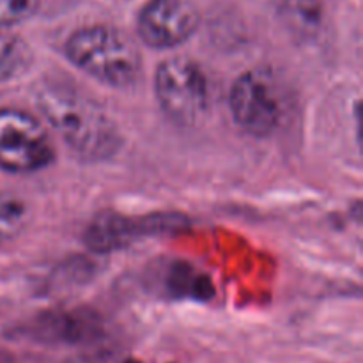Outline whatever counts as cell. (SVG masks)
Instances as JSON below:
<instances>
[{
    "mask_svg": "<svg viewBox=\"0 0 363 363\" xmlns=\"http://www.w3.org/2000/svg\"><path fill=\"white\" fill-rule=\"evenodd\" d=\"M35 105L46 123L80 158L105 162L123 147V135L112 117L74 85L46 82L35 94Z\"/></svg>",
    "mask_w": 363,
    "mask_h": 363,
    "instance_id": "1",
    "label": "cell"
},
{
    "mask_svg": "<svg viewBox=\"0 0 363 363\" xmlns=\"http://www.w3.org/2000/svg\"><path fill=\"white\" fill-rule=\"evenodd\" d=\"M27 206L13 195L0 194V245L14 240L27 225Z\"/></svg>",
    "mask_w": 363,
    "mask_h": 363,
    "instance_id": "11",
    "label": "cell"
},
{
    "mask_svg": "<svg viewBox=\"0 0 363 363\" xmlns=\"http://www.w3.org/2000/svg\"><path fill=\"white\" fill-rule=\"evenodd\" d=\"M284 23L294 35L312 39L319 34L323 25L321 0H273Z\"/></svg>",
    "mask_w": 363,
    "mask_h": 363,
    "instance_id": "9",
    "label": "cell"
},
{
    "mask_svg": "<svg viewBox=\"0 0 363 363\" xmlns=\"http://www.w3.org/2000/svg\"><path fill=\"white\" fill-rule=\"evenodd\" d=\"M55 160V147L41 121L20 108H0V169L32 174Z\"/></svg>",
    "mask_w": 363,
    "mask_h": 363,
    "instance_id": "5",
    "label": "cell"
},
{
    "mask_svg": "<svg viewBox=\"0 0 363 363\" xmlns=\"http://www.w3.org/2000/svg\"><path fill=\"white\" fill-rule=\"evenodd\" d=\"M32 335L46 342L78 344L87 339H94L99 325L94 318H85L84 314H59L35 319Z\"/></svg>",
    "mask_w": 363,
    "mask_h": 363,
    "instance_id": "8",
    "label": "cell"
},
{
    "mask_svg": "<svg viewBox=\"0 0 363 363\" xmlns=\"http://www.w3.org/2000/svg\"><path fill=\"white\" fill-rule=\"evenodd\" d=\"M67 60L94 80L116 89L138 84L144 60L133 39L108 25L78 28L64 43Z\"/></svg>",
    "mask_w": 363,
    "mask_h": 363,
    "instance_id": "2",
    "label": "cell"
},
{
    "mask_svg": "<svg viewBox=\"0 0 363 363\" xmlns=\"http://www.w3.org/2000/svg\"><path fill=\"white\" fill-rule=\"evenodd\" d=\"M0 363H16V362H14V358L11 357V354L7 353V351L0 350Z\"/></svg>",
    "mask_w": 363,
    "mask_h": 363,
    "instance_id": "13",
    "label": "cell"
},
{
    "mask_svg": "<svg viewBox=\"0 0 363 363\" xmlns=\"http://www.w3.org/2000/svg\"><path fill=\"white\" fill-rule=\"evenodd\" d=\"M35 7V0H0V27L21 23L34 14Z\"/></svg>",
    "mask_w": 363,
    "mask_h": 363,
    "instance_id": "12",
    "label": "cell"
},
{
    "mask_svg": "<svg viewBox=\"0 0 363 363\" xmlns=\"http://www.w3.org/2000/svg\"><path fill=\"white\" fill-rule=\"evenodd\" d=\"M30 62L27 45L16 35L0 32V84L20 77Z\"/></svg>",
    "mask_w": 363,
    "mask_h": 363,
    "instance_id": "10",
    "label": "cell"
},
{
    "mask_svg": "<svg viewBox=\"0 0 363 363\" xmlns=\"http://www.w3.org/2000/svg\"><path fill=\"white\" fill-rule=\"evenodd\" d=\"M155 96L170 123L195 128L209 110L208 74L188 57H170L156 67Z\"/></svg>",
    "mask_w": 363,
    "mask_h": 363,
    "instance_id": "4",
    "label": "cell"
},
{
    "mask_svg": "<svg viewBox=\"0 0 363 363\" xmlns=\"http://www.w3.org/2000/svg\"><path fill=\"white\" fill-rule=\"evenodd\" d=\"M201 14L190 0H149L137 18L138 38L156 50H170L197 32Z\"/></svg>",
    "mask_w": 363,
    "mask_h": 363,
    "instance_id": "6",
    "label": "cell"
},
{
    "mask_svg": "<svg viewBox=\"0 0 363 363\" xmlns=\"http://www.w3.org/2000/svg\"><path fill=\"white\" fill-rule=\"evenodd\" d=\"M286 89L275 73L262 67L248 69L234 80L229 108L238 126L252 137L264 138L282 126L287 116Z\"/></svg>",
    "mask_w": 363,
    "mask_h": 363,
    "instance_id": "3",
    "label": "cell"
},
{
    "mask_svg": "<svg viewBox=\"0 0 363 363\" xmlns=\"http://www.w3.org/2000/svg\"><path fill=\"white\" fill-rule=\"evenodd\" d=\"M177 225H179V216H147L137 220L106 211L89 223L84 241L96 254H110V252L123 250L138 238L155 234L158 230L176 229Z\"/></svg>",
    "mask_w": 363,
    "mask_h": 363,
    "instance_id": "7",
    "label": "cell"
}]
</instances>
